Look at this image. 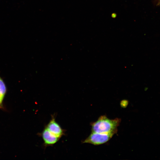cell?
<instances>
[{
    "label": "cell",
    "instance_id": "3957f363",
    "mask_svg": "<svg viewBox=\"0 0 160 160\" xmlns=\"http://www.w3.org/2000/svg\"><path fill=\"white\" fill-rule=\"evenodd\" d=\"M46 127L52 134L60 138L64 134V130L55 121L53 116Z\"/></svg>",
    "mask_w": 160,
    "mask_h": 160
},
{
    "label": "cell",
    "instance_id": "6da1fadb",
    "mask_svg": "<svg viewBox=\"0 0 160 160\" xmlns=\"http://www.w3.org/2000/svg\"><path fill=\"white\" fill-rule=\"evenodd\" d=\"M121 121V119L118 118L112 119H108L105 116H101L96 121L91 124L92 132L116 133L117 127Z\"/></svg>",
    "mask_w": 160,
    "mask_h": 160
},
{
    "label": "cell",
    "instance_id": "5b68a950",
    "mask_svg": "<svg viewBox=\"0 0 160 160\" xmlns=\"http://www.w3.org/2000/svg\"><path fill=\"white\" fill-rule=\"evenodd\" d=\"M6 92L5 85L2 79L0 77V95L3 98Z\"/></svg>",
    "mask_w": 160,
    "mask_h": 160
},
{
    "label": "cell",
    "instance_id": "7a4b0ae2",
    "mask_svg": "<svg viewBox=\"0 0 160 160\" xmlns=\"http://www.w3.org/2000/svg\"><path fill=\"white\" fill-rule=\"evenodd\" d=\"M116 133L114 132L97 133L92 132L83 143H89L95 145L102 144L108 141Z\"/></svg>",
    "mask_w": 160,
    "mask_h": 160
},
{
    "label": "cell",
    "instance_id": "277c9868",
    "mask_svg": "<svg viewBox=\"0 0 160 160\" xmlns=\"http://www.w3.org/2000/svg\"><path fill=\"white\" fill-rule=\"evenodd\" d=\"M41 135L45 146L52 145L56 143L60 139L51 133L46 127Z\"/></svg>",
    "mask_w": 160,
    "mask_h": 160
},
{
    "label": "cell",
    "instance_id": "8992f818",
    "mask_svg": "<svg viewBox=\"0 0 160 160\" xmlns=\"http://www.w3.org/2000/svg\"><path fill=\"white\" fill-rule=\"evenodd\" d=\"M3 98L0 95V107L1 106L2 100Z\"/></svg>",
    "mask_w": 160,
    "mask_h": 160
}]
</instances>
